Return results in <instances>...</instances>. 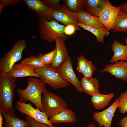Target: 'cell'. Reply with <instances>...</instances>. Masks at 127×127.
Masks as SVG:
<instances>
[{
  "label": "cell",
  "mask_w": 127,
  "mask_h": 127,
  "mask_svg": "<svg viewBox=\"0 0 127 127\" xmlns=\"http://www.w3.org/2000/svg\"><path fill=\"white\" fill-rule=\"evenodd\" d=\"M107 72L127 83V61L120 60L114 64L106 66L101 72Z\"/></svg>",
  "instance_id": "14"
},
{
  "label": "cell",
  "mask_w": 127,
  "mask_h": 127,
  "mask_svg": "<svg viewBox=\"0 0 127 127\" xmlns=\"http://www.w3.org/2000/svg\"><path fill=\"white\" fill-rule=\"evenodd\" d=\"M119 6L121 10L127 13V2L121 4Z\"/></svg>",
  "instance_id": "36"
},
{
  "label": "cell",
  "mask_w": 127,
  "mask_h": 127,
  "mask_svg": "<svg viewBox=\"0 0 127 127\" xmlns=\"http://www.w3.org/2000/svg\"><path fill=\"white\" fill-rule=\"evenodd\" d=\"M53 19L66 26L73 24L79 26L77 14L71 11L65 5H60L59 8L53 10Z\"/></svg>",
  "instance_id": "9"
},
{
  "label": "cell",
  "mask_w": 127,
  "mask_h": 127,
  "mask_svg": "<svg viewBox=\"0 0 127 127\" xmlns=\"http://www.w3.org/2000/svg\"><path fill=\"white\" fill-rule=\"evenodd\" d=\"M28 85L24 89H17L20 101L25 103L29 101L35 106L43 111L42 104V95L47 91L45 84L40 79L30 77L28 79Z\"/></svg>",
  "instance_id": "1"
},
{
  "label": "cell",
  "mask_w": 127,
  "mask_h": 127,
  "mask_svg": "<svg viewBox=\"0 0 127 127\" xmlns=\"http://www.w3.org/2000/svg\"><path fill=\"white\" fill-rule=\"evenodd\" d=\"M118 106L117 99L105 110L102 111L93 113V118L98 123L99 127H111L113 118Z\"/></svg>",
  "instance_id": "10"
},
{
  "label": "cell",
  "mask_w": 127,
  "mask_h": 127,
  "mask_svg": "<svg viewBox=\"0 0 127 127\" xmlns=\"http://www.w3.org/2000/svg\"><path fill=\"white\" fill-rule=\"evenodd\" d=\"M22 0H1L0 1V14H1L4 7L6 6H12Z\"/></svg>",
  "instance_id": "31"
},
{
  "label": "cell",
  "mask_w": 127,
  "mask_h": 127,
  "mask_svg": "<svg viewBox=\"0 0 127 127\" xmlns=\"http://www.w3.org/2000/svg\"><path fill=\"white\" fill-rule=\"evenodd\" d=\"M4 119L2 114L0 112V127H2L3 121Z\"/></svg>",
  "instance_id": "37"
},
{
  "label": "cell",
  "mask_w": 127,
  "mask_h": 127,
  "mask_svg": "<svg viewBox=\"0 0 127 127\" xmlns=\"http://www.w3.org/2000/svg\"><path fill=\"white\" fill-rule=\"evenodd\" d=\"M79 26H76L73 24H69L65 27L64 33L65 35H71L73 34L76 30H79Z\"/></svg>",
  "instance_id": "32"
},
{
  "label": "cell",
  "mask_w": 127,
  "mask_h": 127,
  "mask_svg": "<svg viewBox=\"0 0 127 127\" xmlns=\"http://www.w3.org/2000/svg\"><path fill=\"white\" fill-rule=\"evenodd\" d=\"M86 127H96V126L94 124H90L88 125Z\"/></svg>",
  "instance_id": "38"
},
{
  "label": "cell",
  "mask_w": 127,
  "mask_h": 127,
  "mask_svg": "<svg viewBox=\"0 0 127 127\" xmlns=\"http://www.w3.org/2000/svg\"><path fill=\"white\" fill-rule=\"evenodd\" d=\"M96 69V67L91 61L88 60L85 69L83 74V77L87 78L92 77L94 72Z\"/></svg>",
  "instance_id": "30"
},
{
  "label": "cell",
  "mask_w": 127,
  "mask_h": 127,
  "mask_svg": "<svg viewBox=\"0 0 127 127\" xmlns=\"http://www.w3.org/2000/svg\"><path fill=\"white\" fill-rule=\"evenodd\" d=\"M79 22L85 25L98 28L105 27L98 18L83 10L77 14Z\"/></svg>",
  "instance_id": "18"
},
{
  "label": "cell",
  "mask_w": 127,
  "mask_h": 127,
  "mask_svg": "<svg viewBox=\"0 0 127 127\" xmlns=\"http://www.w3.org/2000/svg\"><path fill=\"white\" fill-rule=\"evenodd\" d=\"M121 10L119 6L115 7L109 0L99 18L100 21L109 31L113 29L114 24Z\"/></svg>",
  "instance_id": "11"
},
{
  "label": "cell",
  "mask_w": 127,
  "mask_h": 127,
  "mask_svg": "<svg viewBox=\"0 0 127 127\" xmlns=\"http://www.w3.org/2000/svg\"><path fill=\"white\" fill-rule=\"evenodd\" d=\"M29 8L36 12L40 19L48 21L53 19V10L46 5L40 0H22Z\"/></svg>",
  "instance_id": "12"
},
{
  "label": "cell",
  "mask_w": 127,
  "mask_h": 127,
  "mask_svg": "<svg viewBox=\"0 0 127 127\" xmlns=\"http://www.w3.org/2000/svg\"><path fill=\"white\" fill-rule=\"evenodd\" d=\"M119 125L122 127H127V116L121 119L119 123Z\"/></svg>",
  "instance_id": "35"
},
{
  "label": "cell",
  "mask_w": 127,
  "mask_h": 127,
  "mask_svg": "<svg viewBox=\"0 0 127 127\" xmlns=\"http://www.w3.org/2000/svg\"><path fill=\"white\" fill-rule=\"evenodd\" d=\"M57 69L62 78L71 83L78 92H80L83 91L80 81L73 70L71 60L70 56Z\"/></svg>",
  "instance_id": "8"
},
{
  "label": "cell",
  "mask_w": 127,
  "mask_h": 127,
  "mask_svg": "<svg viewBox=\"0 0 127 127\" xmlns=\"http://www.w3.org/2000/svg\"><path fill=\"white\" fill-rule=\"evenodd\" d=\"M124 41L126 44V45H127V37L125 39Z\"/></svg>",
  "instance_id": "39"
},
{
  "label": "cell",
  "mask_w": 127,
  "mask_h": 127,
  "mask_svg": "<svg viewBox=\"0 0 127 127\" xmlns=\"http://www.w3.org/2000/svg\"><path fill=\"white\" fill-rule=\"evenodd\" d=\"M36 68L21 62L15 64L11 70L8 73L15 78L26 77L41 78L40 76L35 71Z\"/></svg>",
  "instance_id": "13"
},
{
  "label": "cell",
  "mask_w": 127,
  "mask_h": 127,
  "mask_svg": "<svg viewBox=\"0 0 127 127\" xmlns=\"http://www.w3.org/2000/svg\"><path fill=\"white\" fill-rule=\"evenodd\" d=\"M38 24L40 37L49 43H53L58 37L65 40L68 39L64 33L65 26L54 19L48 21L40 19Z\"/></svg>",
  "instance_id": "3"
},
{
  "label": "cell",
  "mask_w": 127,
  "mask_h": 127,
  "mask_svg": "<svg viewBox=\"0 0 127 127\" xmlns=\"http://www.w3.org/2000/svg\"><path fill=\"white\" fill-rule=\"evenodd\" d=\"M15 107L22 114H25L34 120L45 124L50 127H55L49 121L48 118L44 112L38 108H34L30 103H27L18 101Z\"/></svg>",
  "instance_id": "7"
},
{
  "label": "cell",
  "mask_w": 127,
  "mask_h": 127,
  "mask_svg": "<svg viewBox=\"0 0 127 127\" xmlns=\"http://www.w3.org/2000/svg\"><path fill=\"white\" fill-rule=\"evenodd\" d=\"M77 60V70L79 73L83 74L86 68L88 60L83 55L78 57Z\"/></svg>",
  "instance_id": "29"
},
{
  "label": "cell",
  "mask_w": 127,
  "mask_h": 127,
  "mask_svg": "<svg viewBox=\"0 0 127 127\" xmlns=\"http://www.w3.org/2000/svg\"><path fill=\"white\" fill-rule=\"evenodd\" d=\"M119 111L124 114L127 112V90L121 94L117 99Z\"/></svg>",
  "instance_id": "28"
},
{
  "label": "cell",
  "mask_w": 127,
  "mask_h": 127,
  "mask_svg": "<svg viewBox=\"0 0 127 127\" xmlns=\"http://www.w3.org/2000/svg\"><path fill=\"white\" fill-rule=\"evenodd\" d=\"M16 78L8 72L0 73V109L15 113L13 103L16 85Z\"/></svg>",
  "instance_id": "2"
},
{
  "label": "cell",
  "mask_w": 127,
  "mask_h": 127,
  "mask_svg": "<svg viewBox=\"0 0 127 127\" xmlns=\"http://www.w3.org/2000/svg\"><path fill=\"white\" fill-rule=\"evenodd\" d=\"M26 44L24 39L18 40L13 47L7 52L0 60V73H7L16 63L22 58V54Z\"/></svg>",
  "instance_id": "5"
},
{
  "label": "cell",
  "mask_w": 127,
  "mask_h": 127,
  "mask_svg": "<svg viewBox=\"0 0 127 127\" xmlns=\"http://www.w3.org/2000/svg\"><path fill=\"white\" fill-rule=\"evenodd\" d=\"M114 96L113 93L107 94L100 93L92 96L91 102L96 109L102 110L109 104V102Z\"/></svg>",
  "instance_id": "22"
},
{
  "label": "cell",
  "mask_w": 127,
  "mask_h": 127,
  "mask_svg": "<svg viewBox=\"0 0 127 127\" xmlns=\"http://www.w3.org/2000/svg\"><path fill=\"white\" fill-rule=\"evenodd\" d=\"M42 104L44 112L48 118L67 108L66 101L54 93L47 91L44 93L42 98Z\"/></svg>",
  "instance_id": "6"
},
{
  "label": "cell",
  "mask_w": 127,
  "mask_h": 127,
  "mask_svg": "<svg viewBox=\"0 0 127 127\" xmlns=\"http://www.w3.org/2000/svg\"><path fill=\"white\" fill-rule=\"evenodd\" d=\"M41 1L47 6L54 10L59 8L60 0H43Z\"/></svg>",
  "instance_id": "33"
},
{
  "label": "cell",
  "mask_w": 127,
  "mask_h": 127,
  "mask_svg": "<svg viewBox=\"0 0 127 127\" xmlns=\"http://www.w3.org/2000/svg\"><path fill=\"white\" fill-rule=\"evenodd\" d=\"M83 91L91 96L100 93L99 83L95 78H87L82 77L80 81Z\"/></svg>",
  "instance_id": "20"
},
{
  "label": "cell",
  "mask_w": 127,
  "mask_h": 127,
  "mask_svg": "<svg viewBox=\"0 0 127 127\" xmlns=\"http://www.w3.org/2000/svg\"><path fill=\"white\" fill-rule=\"evenodd\" d=\"M66 7L73 12L78 14L85 7V0H64Z\"/></svg>",
  "instance_id": "25"
},
{
  "label": "cell",
  "mask_w": 127,
  "mask_h": 127,
  "mask_svg": "<svg viewBox=\"0 0 127 127\" xmlns=\"http://www.w3.org/2000/svg\"><path fill=\"white\" fill-rule=\"evenodd\" d=\"M52 124H58L61 123H74L77 121L76 114L73 111L67 108H64L59 112L48 118Z\"/></svg>",
  "instance_id": "16"
},
{
  "label": "cell",
  "mask_w": 127,
  "mask_h": 127,
  "mask_svg": "<svg viewBox=\"0 0 127 127\" xmlns=\"http://www.w3.org/2000/svg\"><path fill=\"white\" fill-rule=\"evenodd\" d=\"M35 71L40 76V79L43 83L49 84L54 89L66 88L69 85V83L61 77L57 68L51 65L36 68Z\"/></svg>",
  "instance_id": "4"
},
{
  "label": "cell",
  "mask_w": 127,
  "mask_h": 127,
  "mask_svg": "<svg viewBox=\"0 0 127 127\" xmlns=\"http://www.w3.org/2000/svg\"><path fill=\"white\" fill-rule=\"evenodd\" d=\"M78 25L80 27L93 34L96 36V40L102 43H104V36H108L110 33L109 31L105 27L95 28L84 25L79 22Z\"/></svg>",
  "instance_id": "24"
},
{
  "label": "cell",
  "mask_w": 127,
  "mask_h": 127,
  "mask_svg": "<svg viewBox=\"0 0 127 127\" xmlns=\"http://www.w3.org/2000/svg\"><path fill=\"white\" fill-rule=\"evenodd\" d=\"M107 2V0H85V9L90 14L99 18Z\"/></svg>",
  "instance_id": "21"
},
{
  "label": "cell",
  "mask_w": 127,
  "mask_h": 127,
  "mask_svg": "<svg viewBox=\"0 0 127 127\" xmlns=\"http://www.w3.org/2000/svg\"><path fill=\"white\" fill-rule=\"evenodd\" d=\"M56 52V48L48 53L39 55V57L41 62L45 65H51L53 62Z\"/></svg>",
  "instance_id": "26"
},
{
  "label": "cell",
  "mask_w": 127,
  "mask_h": 127,
  "mask_svg": "<svg viewBox=\"0 0 127 127\" xmlns=\"http://www.w3.org/2000/svg\"><path fill=\"white\" fill-rule=\"evenodd\" d=\"M112 30L113 33L124 32L127 33V13L120 10L115 21Z\"/></svg>",
  "instance_id": "23"
},
{
  "label": "cell",
  "mask_w": 127,
  "mask_h": 127,
  "mask_svg": "<svg viewBox=\"0 0 127 127\" xmlns=\"http://www.w3.org/2000/svg\"><path fill=\"white\" fill-rule=\"evenodd\" d=\"M21 62L36 68H41L45 66L41 62L39 56H31L24 59Z\"/></svg>",
  "instance_id": "27"
},
{
  "label": "cell",
  "mask_w": 127,
  "mask_h": 127,
  "mask_svg": "<svg viewBox=\"0 0 127 127\" xmlns=\"http://www.w3.org/2000/svg\"><path fill=\"white\" fill-rule=\"evenodd\" d=\"M25 116L31 127H50L45 124L36 121L27 115H25Z\"/></svg>",
  "instance_id": "34"
},
{
  "label": "cell",
  "mask_w": 127,
  "mask_h": 127,
  "mask_svg": "<svg viewBox=\"0 0 127 127\" xmlns=\"http://www.w3.org/2000/svg\"><path fill=\"white\" fill-rule=\"evenodd\" d=\"M65 41L60 37L55 40L56 52L55 60L51 65L56 68L63 64L69 56Z\"/></svg>",
  "instance_id": "15"
},
{
  "label": "cell",
  "mask_w": 127,
  "mask_h": 127,
  "mask_svg": "<svg viewBox=\"0 0 127 127\" xmlns=\"http://www.w3.org/2000/svg\"><path fill=\"white\" fill-rule=\"evenodd\" d=\"M111 48L114 54L111 62H115L119 60L127 61V45H123L118 40H114Z\"/></svg>",
  "instance_id": "19"
},
{
  "label": "cell",
  "mask_w": 127,
  "mask_h": 127,
  "mask_svg": "<svg viewBox=\"0 0 127 127\" xmlns=\"http://www.w3.org/2000/svg\"><path fill=\"white\" fill-rule=\"evenodd\" d=\"M0 112L5 120V127H31L27 120L18 118L15 113H12L6 110L3 109H0Z\"/></svg>",
  "instance_id": "17"
}]
</instances>
